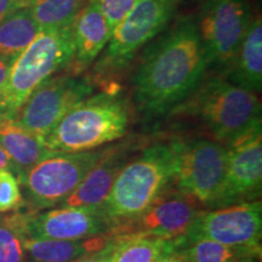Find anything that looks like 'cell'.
<instances>
[{
	"label": "cell",
	"instance_id": "cell-27",
	"mask_svg": "<svg viewBox=\"0 0 262 262\" xmlns=\"http://www.w3.org/2000/svg\"><path fill=\"white\" fill-rule=\"evenodd\" d=\"M12 62H14V60L0 57V91H2L6 79H8V75L10 68H11L12 66Z\"/></svg>",
	"mask_w": 262,
	"mask_h": 262
},
{
	"label": "cell",
	"instance_id": "cell-25",
	"mask_svg": "<svg viewBox=\"0 0 262 262\" xmlns=\"http://www.w3.org/2000/svg\"><path fill=\"white\" fill-rule=\"evenodd\" d=\"M22 201L17 176L8 170H0V212L17 208Z\"/></svg>",
	"mask_w": 262,
	"mask_h": 262
},
{
	"label": "cell",
	"instance_id": "cell-30",
	"mask_svg": "<svg viewBox=\"0 0 262 262\" xmlns=\"http://www.w3.org/2000/svg\"><path fill=\"white\" fill-rule=\"evenodd\" d=\"M15 9L14 0H0V22L11 14Z\"/></svg>",
	"mask_w": 262,
	"mask_h": 262
},
{
	"label": "cell",
	"instance_id": "cell-26",
	"mask_svg": "<svg viewBox=\"0 0 262 262\" xmlns=\"http://www.w3.org/2000/svg\"><path fill=\"white\" fill-rule=\"evenodd\" d=\"M106 18L108 26L113 28L139 4L141 0H91Z\"/></svg>",
	"mask_w": 262,
	"mask_h": 262
},
{
	"label": "cell",
	"instance_id": "cell-3",
	"mask_svg": "<svg viewBox=\"0 0 262 262\" xmlns=\"http://www.w3.org/2000/svg\"><path fill=\"white\" fill-rule=\"evenodd\" d=\"M173 150L170 145H155L124 165L100 211L111 224L142 214L172 182Z\"/></svg>",
	"mask_w": 262,
	"mask_h": 262
},
{
	"label": "cell",
	"instance_id": "cell-20",
	"mask_svg": "<svg viewBox=\"0 0 262 262\" xmlns=\"http://www.w3.org/2000/svg\"><path fill=\"white\" fill-rule=\"evenodd\" d=\"M172 253L186 262H232L242 258L260 257L261 247L227 245L211 239L182 235L175 239Z\"/></svg>",
	"mask_w": 262,
	"mask_h": 262
},
{
	"label": "cell",
	"instance_id": "cell-33",
	"mask_svg": "<svg viewBox=\"0 0 262 262\" xmlns=\"http://www.w3.org/2000/svg\"><path fill=\"white\" fill-rule=\"evenodd\" d=\"M232 262H260V257H249V258H242V260H235Z\"/></svg>",
	"mask_w": 262,
	"mask_h": 262
},
{
	"label": "cell",
	"instance_id": "cell-16",
	"mask_svg": "<svg viewBox=\"0 0 262 262\" xmlns=\"http://www.w3.org/2000/svg\"><path fill=\"white\" fill-rule=\"evenodd\" d=\"M112 29L94 2L88 3L75 16L72 24L73 37V62L77 72L90 66L110 40ZM71 62V63H72Z\"/></svg>",
	"mask_w": 262,
	"mask_h": 262
},
{
	"label": "cell",
	"instance_id": "cell-9",
	"mask_svg": "<svg viewBox=\"0 0 262 262\" xmlns=\"http://www.w3.org/2000/svg\"><path fill=\"white\" fill-rule=\"evenodd\" d=\"M251 21L248 0H209L203 6L196 28L208 66L228 67Z\"/></svg>",
	"mask_w": 262,
	"mask_h": 262
},
{
	"label": "cell",
	"instance_id": "cell-23",
	"mask_svg": "<svg viewBox=\"0 0 262 262\" xmlns=\"http://www.w3.org/2000/svg\"><path fill=\"white\" fill-rule=\"evenodd\" d=\"M84 0H37L29 10L40 32L71 27Z\"/></svg>",
	"mask_w": 262,
	"mask_h": 262
},
{
	"label": "cell",
	"instance_id": "cell-31",
	"mask_svg": "<svg viewBox=\"0 0 262 262\" xmlns=\"http://www.w3.org/2000/svg\"><path fill=\"white\" fill-rule=\"evenodd\" d=\"M156 262H186V261L182 260V258L180 257L179 255H176L175 253H170L158 258Z\"/></svg>",
	"mask_w": 262,
	"mask_h": 262
},
{
	"label": "cell",
	"instance_id": "cell-22",
	"mask_svg": "<svg viewBox=\"0 0 262 262\" xmlns=\"http://www.w3.org/2000/svg\"><path fill=\"white\" fill-rule=\"evenodd\" d=\"M173 249L175 239L129 237L113 238L110 251L112 262H156Z\"/></svg>",
	"mask_w": 262,
	"mask_h": 262
},
{
	"label": "cell",
	"instance_id": "cell-13",
	"mask_svg": "<svg viewBox=\"0 0 262 262\" xmlns=\"http://www.w3.org/2000/svg\"><path fill=\"white\" fill-rule=\"evenodd\" d=\"M261 187L262 136L257 126L228 145L225 181L214 206L256 201Z\"/></svg>",
	"mask_w": 262,
	"mask_h": 262
},
{
	"label": "cell",
	"instance_id": "cell-18",
	"mask_svg": "<svg viewBox=\"0 0 262 262\" xmlns=\"http://www.w3.org/2000/svg\"><path fill=\"white\" fill-rule=\"evenodd\" d=\"M228 81L257 94L262 89V22L251 21L247 34L228 64Z\"/></svg>",
	"mask_w": 262,
	"mask_h": 262
},
{
	"label": "cell",
	"instance_id": "cell-29",
	"mask_svg": "<svg viewBox=\"0 0 262 262\" xmlns=\"http://www.w3.org/2000/svg\"><path fill=\"white\" fill-rule=\"evenodd\" d=\"M0 170H8V171L15 173L14 164H12L11 159L9 158L8 153L5 152L2 146H0Z\"/></svg>",
	"mask_w": 262,
	"mask_h": 262
},
{
	"label": "cell",
	"instance_id": "cell-32",
	"mask_svg": "<svg viewBox=\"0 0 262 262\" xmlns=\"http://www.w3.org/2000/svg\"><path fill=\"white\" fill-rule=\"evenodd\" d=\"M37 0H14L15 9H25V8H31Z\"/></svg>",
	"mask_w": 262,
	"mask_h": 262
},
{
	"label": "cell",
	"instance_id": "cell-21",
	"mask_svg": "<svg viewBox=\"0 0 262 262\" xmlns=\"http://www.w3.org/2000/svg\"><path fill=\"white\" fill-rule=\"evenodd\" d=\"M39 33L29 8L14 10L0 22V57L15 60Z\"/></svg>",
	"mask_w": 262,
	"mask_h": 262
},
{
	"label": "cell",
	"instance_id": "cell-4",
	"mask_svg": "<svg viewBox=\"0 0 262 262\" xmlns=\"http://www.w3.org/2000/svg\"><path fill=\"white\" fill-rule=\"evenodd\" d=\"M72 26L40 32L12 62L0 91V119H14L41 83L72 62Z\"/></svg>",
	"mask_w": 262,
	"mask_h": 262
},
{
	"label": "cell",
	"instance_id": "cell-11",
	"mask_svg": "<svg viewBox=\"0 0 262 262\" xmlns=\"http://www.w3.org/2000/svg\"><path fill=\"white\" fill-rule=\"evenodd\" d=\"M195 201L185 193L165 191L142 214L119 222L110 229L113 238L182 237L199 214Z\"/></svg>",
	"mask_w": 262,
	"mask_h": 262
},
{
	"label": "cell",
	"instance_id": "cell-19",
	"mask_svg": "<svg viewBox=\"0 0 262 262\" xmlns=\"http://www.w3.org/2000/svg\"><path fill=\"white\" fill-rule=\"evenodd\" d=\"M0 146L14 164L16 176L50 152L40 137L18 125L14 119H0Z\"/></svg>",
	"mask_w": 262,
	"mask_h": 262
},
{
	"label": "cell",
	"instance_id": "cell-17",
	"mask_svg": "<svg viewBox=\"0 0 262 262\" xmlns=\"http://www.w3.org/2000/svg\"><path fill=\"white\" fill-rule=\"evenodd\" d=\"M113 244L111 234L77 239H34L26 237V260L29 262H73L107 250Z\"/></svg>",
	"mask_w": 262,
	"mask_h": 262
},
{
	"label": "cell",
	"instance_id": "cell-2",
	"mask_svg": "<svg viewBox=\"0 0 262 262\" xmlns=\"http://www.w3.org/2000/svg\"><path fill=\"white\" fill-rule=\"evenodd\" d=\"M130 122L127 101L118 93L85 97L42 139L50 150L84 152L122 139Z\"/></svg>",
	"mask_w": 262,
	"mask_h": 262
},
{
	"label": "cell",
	"instance_id": "cell-12",
	"mask_svg": "<svg viewBox=\"0 0 262 262\" xmlns=\"http://www.w3.org/2000/svg\"><path fill=\"white\" fill-rule=\"evenodd\" d=\"M261 202L253 201L199 211L183 235L211 239L227 245L261 247Z\"/></svg>",
	"mask_w": 262,
	"mask_h": 262
},
{
	"label": "cell",
	"instance_id": "cell-1",
	"mask_svg": "<svg viewBox=\"0 0 262 262\" xmlns=\"http://www.w3.org/2000/svg\"><path fill=\"white\" fill-rule=\"evenodd\" d=\"M208 67L196 24L179 22L146 52L134 75L137 110L156 117L176 108L202 84Z\"/></svg>",
	"mask_w": 262,
	"mask_h": 262
},
{
	"label": "cell",
	"instance_id": "cell-8",
	"mask_svg": "<svg viewBox=\"0 0 262 262\" xmlns=\"http://www.w3.org/2000/svg\"><path fill=\"white\" fill-rule=\"evenodd\" d=\"M176 9L178 0H141L113 28L97 70L113 71L123 67L166 27Z\"/></svg>",
	"mask_w": 262,
	"mask_h": 262
},
{
	"label": "cell",
	"instance_id": "cell-14",
	"mask_svg": "<svg viewBox=\"0 0 262 262\" xmlns=\"http://www.w3.org/2000/svg\"><path fill=\"white\" fill-rule=\"evenodd\" d=\"M26 237L77 241L106 234L111 224L95 208L58 206L40 214H21Z\"/></svg>",
	"mask_w": 262,
	"mask_h": 262
},
{
	"label": "cell",
	"instance_id": "cell-7",
	"mask_svg": "<svg viewBox=\"0 0 262 262\" xmlns=\"http://www.w3.org/2000/svg\"><path fill=\"white\" fill-rule=\"evenodd\" d=\"M172 182L196 203L214 206L220 195L227 166V147L216 141H176Z\"/></svg>",
	"mask_w": 262,
	"mask_h": 262
},
{
	"label": "cell",
	"instance_id": "cell-24",
	"mask_svg": "<svg viewBox=\"0 0 262 262\" xmlns=\"http://www.w3.org/2000/svg\"><path fill=\"white\" fill-rule=\"evenodd\" d=\"M25 239L21 214L0 217V262H25Z\"/></svg>",
	"mask_w": 262,
	"mask_h": 262
},
{
	"label": "cell",
	"instance_id": "cell-28",
	"mask_svg": "<svg viewBox=\"0 0 262 262\" xmlns=\"http://www.w3.org/2000/svg\"><path fill=\"white\" fill-rule=\"evenodd\" d=\"M110 248H108L107 250L102 251V253H100V254L93 255V256H88V257L80 258V260H77V261H73V262H112V260H111Z\"/></svg>",
	"mask_w": 262,
	"mask_h": 262
},
{
	"label": "cell",
	"instance_id": "cell-6",
	"mask_svg": "<svg viewBox=\"0 0 262 262\" xmlns=\"http://www.w3.org/2000/svg\"><path fill=\"white\" fill-rule=\"evenodd\" d=\"M104 149L84 152L50 150L37 164L17 176L27 199L37 209L60 206L79 186Z\"/></svg>",
	"mask_w": 262,
	"mask_h": 262
},
{
	"label": "cell",
	"instance_id": "cell-5",
	"mask_svg": "<svg viewBox=\"0 0 262 262\" xmlns=\"http://www.w3.org/2000/svg\"><path fill=\"white\" fill-rule=\"evenodd\" d=\"M180 106L201 118L215 139L226 145L261 126L257 95L222 78L204 81Z\"/></svg>",
	"mask_w": 262,
	"mask_h": 262
},
{
	"label": "cell",
	"instance_id": "cell-10",
	"mask_svg": "<svg viewBox=\"0 0 262 262\" xmlns=\"http://www.w3.org/2000/svg\"><path fill=\"white\" fill-rule=\"evenodd\" d=\"M93 90L86 78L52 75L33 91L14 120L42 140L72 107L90 96Z\"/></svg>",
	"mask_w": 262,
	"mask_h": 262
},
{
	"label": "cell",
	"instance_id": "cell-15",
	"mask_svg": "<svg viewBox=\"0 0 262 262\" xmlns=\"http://www.w3.org/2000/svg\"><path fill=\"white\" fill-rule=\"evenodd\" d=\"M125 160L126 152L122 147L104 149L102 157L60 206L100 209L126 164Z\"/></svg>",
	"mask_w": 262,
	"mask_h": 262
}]
</instances>
